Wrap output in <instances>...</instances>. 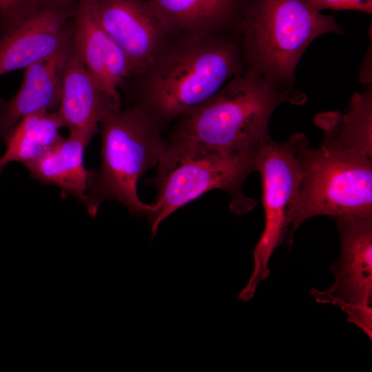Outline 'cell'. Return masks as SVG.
I'll return each instance as SVG.
<instances>
[{
    "label": "cell",
    "instance_id": "17",
    "mask_svg": "<svg viewBox=\"0 0 372 372\" xmlns=\"http://www.w3.org/2000/svg\"><path fill=\"white\" fill-rule=\"evenodd\" d=\"M63 127L56 112H39L21 119L2 139L6 148L0 157V177L8 164L25 167L59 143Z\"/></svg>",
    "mask_w": 372,
    "mask_h": 372
},
{
    "label": "cell",
    "instance_id": "19",
    "mask_svg": "<svg viewBox=\"0 0 372 372\" xmlns=\"http://www.w3.org/2000/svg\"><path fill=\"white\" fill-rule=\"evenodd\" d=\"M338 306L347 316V321L358 327L371 340L372 338V308L371 305L330 299L326 304Z\"/></svg>",
    "mask_w": 372,
    "mask_h": 372
},
{
    "label": "cell",
    "instance_id": "16",
    "mask_svg": "<svg viewBox=\"0 0 372 372\" xmlns=\"http://www.w3.org/2000/svg\"><path fill=\"white\" fill-rule=\"evenodd\" d=\"M365 85L362 93L353 94L346 113L322 112L314 123L323 131L322 139L372 158V89Z\"/></svg>",
    "mask_w": 372,
    "mask_h": 372
},
{
    "label": "cell",
    "instance_id": "18",
    "mask_svg": "<svg viewBox=\"0 0 372 372\" xmlns=\"http://www.w3.org/2000/svg\"><path fill=\"white\" fill-rule=\"evenodd\" d=\"M52 0H0V21L4 34L33 16Z\"/></svg>",
    "mask_w": 372,
    "mask_h": 372
},
{
    "label": "cell",
    "instance_id": "10",
    "mask_svg": "<svg viewBox=\"0 0 372 372\" xmlns=\"http://www.w3.org/2000/svg\"><path fill=\"white\" fill-rule=\"evenodd\" d=\"M338 229L340 253L331 267L333 285L327 290L313 288L319 303L330 299L371 305L372 215H347L333 218Z\"/></svg>",
    "mask_w": 372,
    "mask_h": 372
},
{
    "label": "cell",
    "instance_id": "5",
    "mask_svg": "<svg viewBox=\"0 0 372 372\" xmlns=\"http://www.w3.org/2000/svg\"><path fill=\"white\" fill-rule=\"evenodd\" d=\"M161 127L139 106L107 112L99 123L101 163L92 171L84 206L94 217L100 205L112 200L125 206L134 216L147 218L153 204L137 194L140 178L158 164L166 147Z\"/></svg>",
    "mask_w": 372,
    "mask_h": 372
},
{
    "label": "cell",
    "instance_id": "4",
    "mask_svg": "<svg viewBox=\"0 0 372 372\" xmlns=\"http://www.w3.org/2000/svg\"><path fill=\"white\" fill-rule=\"evenodd\" d=\"M258 150L224 152L198 144L171 140L148 180L156 188L154 211L147 218L154 238L160 224L172 213L203 194L220 189L228 192L229 208L236 214L250 211L256 201L242 192V184L257 172Z\"/></svg>",
    "mask_w": 372,
    "mask_h": 372
},
{
    "label": "cell",
    "instance_id": "13",
    "mask_svg": "<svg viewBox=\"0 0 372 372\" xmlns=\"http://www.w3.org/2000/svg\"><path fill=\"white\" fill-rule=\"evenodd\" d=\"M121 108L92 76L73 43L67 56L61 80V95L56 112L63 126L70 131L99 130V123L109 112Z\"/></svg>",
    "mask_w": 372,
    "mask_h": 372
},
{
    "label": "cell",
    "instance_id": "1",
    "mask_svg": "<svg viewBox=\"0 0 372 372\" xmlns=\"http://www.w3.org/2000/svg\"><path fill=\"white\" fill-rule=\"evenodd\" d=\"M243 69L236 30L172 34L121 93L163 128L211 98Z\"/></svg>",
    "mask_w": 372,
    "mask_h": 372
},
{
    "label": "cell",
    "instance_id": "9",
    "mask_svg": "<svg viewBox=\"0 0 372 372\" xmlns=\"http://www.w3.org/2000/svg\"><path fill=\"white\" fill-rule=\"evenodd\" d=\"M98 21L126 54L137 74L173 34L147 0H95Z\"/></svg>",
    "mask_w": 372,
    "mask_h": 372
},
{
    "label": "cell",
    "instance_id": "8",
    "mask_svg": "<svg viewBox=\"0 0 372 372\" xmlns=\"http://www.w3.org/2000/svg\"><path fill=\"white\" fill-rule=\"evenodd\" d=\"M79 0H52L24 20L0 42V76L41 61L68 44L73 37Z\"/></svg>",
    "mask_w": 372,
    "mask_h": 372
},
{
    "label": "cell",
    "instance_id": "20",
    "mask_svg": "<svg viewBox=\"0 0 372 372\" xmlns=\"http://www.w3.org/2000/svg\"><path fill=\"white\" fill-rule=\"evenodd\" d=\"M309 6L315 10H350L371 14L372 0H307Z\"/></svg>",
    "mask_w": 372,
    "mask_h": 372
},
{
    "label": "cell",
    "instance_id": "2",
    "mask_svg": "<svg viewBox=\"0 0 372 372\" xmlns=\"http://www.w3.org/2000/svg\"><path fill=\"white\" fill-rule=\"evenodd\" d=\"M306 95L280 90L262 76L243 70L219 91L177 118L171 140L224 152L258 150L270 138L268 124L284 103L302 105Z\"/></svg>",
    "mask_w": 372,
    "mask_h": 372
},
{
    "label": "cell",
    "instance_id": "21",
    "mask_svg": "<svg viewBox=\"0 0 372 372\" xmlns=\"http://www.w3.org/2000/svg\"><path fill=\"white\" fill-rule=\"evenodd\" d=\"M4 36V32H3V27H2V24H1V22L0 21V42L2 39V38Z\"/></svg>",
    "mask_w": 372,
    "mask_h": 372
},
{
    "label": "cell",
    "instance_id": "11",
    "mask_svg": "<svg viewBox=\"0 0 372 372\" xmlns=\"http://www.w3.org/2000/svg\"><path fill=\"white\" fill-rule=\"evenodd\" d=\"M74 23L73 43L85 67L104 92L121 105V90L134 72L123 50L98 21L95 0H79Z\"/></svg>",
    "mask_w": 372,
    "mask_h": 372
},
{
    "label": "cell",
    "instance_id": "7",
    "mask_svg": "<svg viewBox=\"0 0 372 372\" xmlns=\"http://www.w3.org/2000/svg\"><path fill=\"white\" fill-rule=\"evenodd\" d=\"M372 215V162L365 154L322 139L309 147L289 231L318 216Z\"/></svg>",
    "mask_w": 372,
    "mask_h": 372
},
{
    "label": "cell",
    "instance_id": "3",
    "mask_svg": "<svg viewBox=\"0 0 372 372\" xmlns=\"http://www.w3.org/2000/svg\"><path fill=\"white\" fill-rule=\"evenodd\" d=\"M236 30L243 70L280 90L292 89L298 63L313 41L344 32L333 16L313 10L307 0H242Z\"/></svg>",
    "mask_w": 372,
    "mask_h": 372
},
{
    "label": "cell",
    "instance_id": "12",
    "mask_svg": "<svg viewBox=\"0 0 372 372\" xmlns=\"http://www.w3.org/2000/svg\"><path fill=\"white\" fill-rule=\"evenodd\" d=\"M72 39L54 54L25 68L22 84L13 97L0 98L1 140L24 117L39 112L57 111L62 73Z\"/></svg>",
    "mask_w": 372,
    "mask_h": 372
},
{
    "label": "cell",
    "instance_id": "15",
    "mask_svg": "<svg viewBox=\"0 0 372 372\" xmlns=\"http://www.w3.org/2000/svg\"><path fill=\"white\" fill-rule=\"evenodd\" d=\"M173 34L235 30L242 0H147Z\"/></svg>",
    "mask_w": 372,
    "mask_h": 372
},
{
    "label": "cell",
    "instance_id": "6",
    "mask_svg": "<svg viewBox=\"0 0 372 372\" xmlns=\"http://www.w3.org/2000/svg\"><path fill=\"white\" fill-rule=\"evenodd\" d=\"M309 147L307 136L296 133L283 142L269 138L258 151L256 165L262 180L265 225L253 250L251 274L238 296L241 301L251 300L258 285L269 276V263L275 249L293 244L289 226L298 201Z\"/></svg>",
    "mask_w": 372,
    "mask_h": 372
},
{
    "label": "cell",
    "instance_id": "14",
    "mask_svg": "<svg viewBox=\"0 0 372 372\" xmlns=\"http://www.w3.org/2000/svg\"><path fill=\"white\" fill-rule=\"evenodd\" d=\"M99 132L94 128L70 131L68 137L25 166L30 176L43 185L59 188L63 198L72 196L84 205L92 171L85 167L83 156Z\"/></svg>",
    "mask_w": 372,
    "mask_h": 372
}]
</instances>
